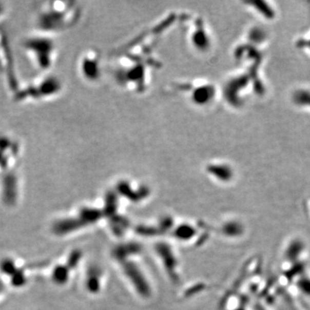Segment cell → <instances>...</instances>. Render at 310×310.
I'll return each mask as SVG.
<instances>
[{
    "label": "cell",
    "mask_w": 310,
    "mask_h": 310,
    "mask_svg": "<svg viewBox=\"0 0 310 310\" xmlns=\"http://www.w3.org/2000/svg\"><path fill=\"white\" fill-rule=\"evenodd\" d=\"M22 48L35 68L46 72L55 62L56 43L53 35L36 32L22 41Z\"/></svg>",
    "instance_id": "obj_1"
},
{
    "label": "cell",
    "mask_w": 310,
    "mask_h": 310,
    "mask_svg": "<svg viewBox=\"0 0 310 310\" xmlns=\"http://www.w3.org/2000/svg\"><path fill=\"white\" fill-rule=\"evenodd\" d=\"M62 90V84L58 78L48 74L21 85L12 94L16 104H30L48 101L58 96Z\"/></svg>",
    "instance_id": "obj_2"
},
{
    "label": "cell",
    "mask_w": 310,
    "mask_h": 310,
    "mask_svg": "<svg viewBox=\"0 0 310 310\" xmlns=\"http://www.w3.org/2000/svg\"><path fill=\"white\" fill-rule=\"evenodd\" d=\"M72 7L66 2H51L35 17L36 32L54 35L68 27L72 22Z\"/></svg>",
    "instance_id": "obj_3"
},
{
    "label": "cell",
    "mask_w": 310,
    "mask_h": 310,
    "mask_svg": "<svg viewBox=\"0 0 310 310\" xmlns=\"http://www.w3.org/2000/svg\"><path fill=\"white\" fill-rule=\"evenodd\" d=\"M16 69V60L8 34L0 28V74L12 94L21 86Z\"/></svg>",
    "instance_id": "obj_4"
},
{
    "label": "cell",
    "mask_w": 310,
    "mask_h": 310,
    "mask_svg": "<svg viewBox=\"0 0 310 310\" xmlns=\"http://www.w3.org/2000/svg\"><path fill=\"white\" fill-rule=\"evenodd\" d=\"M22 146L11 134L0 132V172L12 171L21 158Z\"/></svg>",
    "instance_id": "obj_5"
},
{
    "label": "cell",
    "mask_w": 310,
    "mask_h": 310,
    "mask_svg": "<svg viewBox=\"0 0 310 310\" xmlns=\"http://www.w3.org/2000/svg\"><path fill=\"white\" fill-rule=\"evenodd\" d=\"M6 175L2 179V196L6 202H14L18 196V180L16 174L10 171L5 172Z\"/></svg>",
    "instance_id": "obj_6"
},
{
    "label": "cell",
    "mask_w": 310,
    "mask_h": 310,
    "mask_svg": "<svg viewBox=\"0 0 310 310\" xmlns=\"http://www.w3.org/2000/svg\"><path fill=\"white\" fill-rule=\"evenodd\" d=\"M124 269H125L126 274L133 282L134 286L137 287V290L143 296L149 294L150 289L147 281L145 279L142 273L138 270V268L133 264H127L124 266Z\"/></svg>",
    "instance_id": "obj_7"
},
{
    "label": "cell",
    "mask_w": 310,
    "mask_h": 310,
    "mask_svg": "<svg viewBox=\"0 0 310 310\" xmlns=\"http://www.w3.org/2000/svg\"><path fill=\"white\" fill-rule=\"evenodd\" d=\"M84 225L81 220L77 221L75 219H64L61 222H57L54 225V232L59 235H64L67 232H72L73 230L77 229L78 227Z\"/></svg>",
    "instance_id": "obj_8"
},
{
    "label": "cell",
    "mask_w": 310,
    "mask_h": 310,
    "mask_svg": "<svg viewBox=\"0 0 310 310\" xmlns=\"http://www.w3.org/2000/svg\"><path fill=\"white\" fill-rule=\"evenodd\" d=\"M304 250V244L301 240H294L289 244L285 251L287 260L292 262H295L299 259L301 254Z\"/></svg>",
    "instance_id": "obj_9"
},
{
    "label": "cell",
    "mask_w": 310,
    "mask_h": 310,
    "mask_svg": "<svg viewBox=\"0 0 310 310\" xmlns=\"http://www.w3.org/2000/svg\"><path fill=\"white\" fill-rule=\"evenodd\" d=\"M158 251L161 254L162 259L166 264V267L171 273H173L174 267L176 265V260L174 259L173 254H171V250L167 246H158Z\"/></svg>",
    "instance_id": "obj_10"
},
{
    "label": "cell",
    "mask_w": 310,
    "mask_h": 310,
    "mask_svg": "<svg viewBox=\"0 0 310 310\" xmlns=\"http://www.w3.org/2000/svg\"><path fill=\"white\" fill-rule=\"evenodd\" d=\"M52 278L54 283L63 284L68 279V269L62 265H58L57 267L54 268Z\"/></svg>",
    "instance_id": "obj_11"
},
{
    "label": "cell",
    "mask_w": 310,
    "mask_h": 310,
    "mask_svg": "<svg viewBox=\"0 0 310 310\" xmlns=\"http://www.w3.org/2000/svg\"><path fill=\"white\" fill-rule=\"evenodd\" d=\"M101 214L99 210L91 209H84L81 213V221L83 224H88L96 222Z\"/></svg>",
    "instance_id": "obj_12"
},
{
    "label": "cell",
    "mask_w": 310,
    "mask_h": 310,
    "mask_svg": "<svg viewBox=\"0 0 310 310\" xmlns=\"http://www.w3.org/2000/svg\"><path fill=\"white\" fill-rule=\"evenodd\" d=\"M222 229H223L225 235L232 236V237L241 236L243 232V227L241 226V223L236 222L227 223Z\"/></svg>",
    "instance_id": "obj_13"
},
{
    "label": "cell",
    "mask_w": 310,
    "mask_h": 310,
    "mask_svg": "<svg viewBox=\"0 0 310 310\" xmlns=\"http://www.w3.org/2000/svg\"><path fill=\"white\" fill-rule=\"evenodd\" d=\"M17 269L18 268L16 267L15 262L13 260H10V259H6V260L0 262V270L6 275L10 276V277L13 275Z\"/></svg>",
    "instance_id": "obj_14"
},
{
    "label": "cell",
    "mask_w": 310,
    "mask_h": 310,
    "mask_svg": "<svg viewBox=\"0 0 310 310\" xmlns=\"http://www.w3.org/2000/svg\"><path fill=\"white\" fill-rule=\"evenodd\" d=\"M194 234H195V230H194L192 227L188 226V225H183V226L178 227V229L175 232V236L178 238L187 240V239L192 237L194 236Z\"/></svg>",
    "instance_id": "obj_15"
},
{
    "label": "cell",
    "mask_w": 310,
    "mask_h": 310,
    "mask_svg": "<svg viewBox=\"0 0 310 310\" xmlns=\"http://www.w3.org/2000/svg\"><path fill=\"white\" fill-rule=\"evenodd\" d=\"M297 285L302 294L310 297V278L307 276H303L297 281Z\"/></svg>",
    "instance_id": "obj_16"
},
{
    "label": "cell",
    "mask_w": 310,
    "mask_h": 310,
    "mask_svg": "<svg viewBox=\"0 0 310 310\" xmlns=\"http://www.w3.org/2000/svg\"><path fill=\"white\" fill-rule=\"evenodd\" d=\"M96 274H91L89 276L88 280H87V287L89 290L92 292H96L99 289V278Z\"/></svg>",
    "instance_id": "obj_17"
},
{
    "label": "cell",
    "mask_w": 310,
    "mask_h": 310,
    "mask_svg": "<svg viewBox=\"0 0 310 310\" xmlns=\"http://www.w3.org/2000/svg\"><path fill=\"white\" fill-rule=\"evenodd\" d=\"M6 12H7V6L6 3L0 1V20L4 18V16L6 15Z\"/></svg>",
    "instance_id": "obj_18"
},
{
    "label": "cell",
    "mask_w": 310,
    "mask_h": 310,
    "mask_svg": "<svg viewBox=\"0 0 310 310\" xmlns=\"http://www.w3.org/2000/svg\"><path fill=\"white\" fill-rule=\"evenodd\" d=\"M81 257V254H78V253H75V254H72V256L70 258V261H71V264H72L73 265H77L78 261H79V258Z\"/></svg>",
    "instance_id": "obj_19"
},
{
    "label": "cell",
    "mask_w": 310,
    "mask_h": 310,
    "mask_svg": "<svg viewBox=\"0 0 310 310\" xmlns=\"http://www.w3.org/2000/svg\"><path fill=\"white\" fill-rule=\"evenodd\" d=\"M4 290V285H3V283H1V282H0V295L2 294V292H3Z\"/></svg>",
    "instance_id": "obj_20"
},
{
    "label": "cell",
    "mask_w": 310,
    "mask_h": 310,
    "mask_svg": "<svg viewBox=\"0 0 310 310\" xmlns=\"http://www.w3.org/2000/svg\"><path fill=\"white\" fill-rule=\"evenodd\" d=\"M236 310H245L244 309V308H242V307H240V308H237V309Z\"/></svg>",
    "instance_id": "obj_21"
},
{
    "label": "cell",
    "mask_w": 310,
    "mask_h": 310,
    "mask_svg": "<svg viewBox=\"0 0 310 310\" xmlns=\"http://www.w3.org/2000/svg\"><path fill=\"white\" fill-rule=\"evenodd\" d=\"M261 310H264V309H261Z\"/></svg>",
    "instance_id": "obj_22"
}]
</instances>
